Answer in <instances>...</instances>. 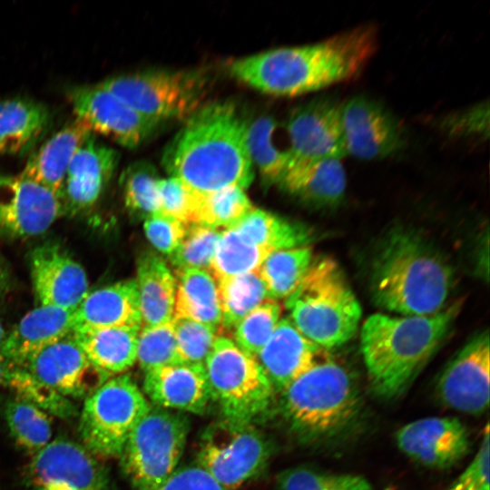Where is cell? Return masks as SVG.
I'll return each instance as SVG.
<instances>
[{
  "instance_id": "obj_1",
  "label": "cell",
  "mask_w": 490,
  "mask_h": 490,
  "mask_svg": "<svg viewBox=\"0 0 490 490\" xmlns=\"http://www.w3.org/2000/svg\"><path fill=\"white\" fill-rule=\"evenodd\" d=\"M377 30L362 24L321 42L273 49L230 64V74L262 93L297 96L349 80L377 48Z\"/></svg>"
},
{
  "instance_id": "obj_2",
  "label": "cell",
  "mask_w": 490,
  "mask_h": 490,
  "mask_svg": "<svg viewBox=\"0 0 490 490\" xmlns=\"http://www.w3.org/2000/svg\"><path fill=\"white\" fill-rule=\"evenodd\" d=\"M247 122L229 102L201 106L164 151L170 176L198 192L227 187L246 189L254 178L246 142Z\"/></svg>"
},
{
  "instance_id": "obj_3",
  "label": "cell",
  "mask_w": 490,
  "mask_h": 490,
  "mask_svg": "<svg viewBox=\"0 0 490 490\" xmlns=\"http://www.w3.org/2000/svg\"><path fill=\"white\" fill-rule=\"evenodd\" d=\"M458 300L428 316L376 313L360 328V349L374 392L400 396L443 342L458 317Z\"/></svg>"
},
{
  "instance_id": "obj_4",
  "label": "cell",
  "mask_w": 490,
  "mask_h": 490,
  "mask_svg": "<svg viewBox=\"0 0 490 490\" xmlns=\"http://www.w3.org/2000/svg\"><path fill=\"white\" fill-rule=\"evenodd\" d=\"M452 267L417 233L394 230L374 257L370 291L380 308L400 316H428L445 308Z\"/></svg>"
},
{
  "instance_id": "obj_5",
  "label": "cell",
  "mask_w": 490,
  "mask_h": 490,
  "mask_svg": "<svg viewBox=\"0 0 490 490\" xmlns=\"http://www.w3.org/2000/svg\"><path fill=\"white\" fill-rule=\"evenodd\" d=\"M282 414L290 428L309 442L343 434L361 410L358 387L350 372L332 360H321L282 392Z\"/></svg>"
},
{
  "instance_id": "obj_6",
  "label": "cell",
  "mask_w": 490,
  "mask_h": 490,
  "mask_svg": "<svg viewBox=\"0 0 490 490\" xmlns=\"http://www.w3.org/2000/svg\"><path fill=\"white\" fill-rule=\"evenodd\" d=\"M289 318L322 348L347 343L358 331L362 309L338 264L328 257L313 260L308 272L285 299Z\"/></svg>"
},
{
  "instance_id": "obj_7",
  "label": "cell",
  "mask_w": 490,
  "mask_h": 490,
  "mask_svg": "<svg viewBox=\"0 0 490 490\" xmlns=\"http://www.w3.org/2000/svg\"><path fill=\"white\" fill-rule=\"evenodd\" d=\"M203 366L222 417L253 424L272 406V384L256 357L232 338L219 335Z\"/></svg>"
},
{
  "instance_id": "obj_8",
  "label": "cell",
  "mask_w": 490,
  "mask_h": 490,
  "mask_svg": "<svg viewBox=\"0 0 490 490\" xmlns=\"http://www.w3.org/2000/svg\"><path fill=\"white\" fill-rule=\"evenodd\" d=\"M150 407L130 375L109 377L84 399L78 426L82 445L97 457H120Z\"/></svg>"
},
{
  "instance_id": "obj_9",
  "label": "cell",
  "mask_w": 490,
  "mask_h": 490,
  "mask_svg": "<svg viewBox=\"0 0 490 490\" xmlns=\"http://www.w3.org/2000/svg\"><path fill=\"white\" fill-rule=\"evenodd\" d=\"M190 430L181 412L151 404L120 456L134 490H156L177 470Z\"/></svg>"
},
{
  "instance_id": "obj_10",
  "label": "cell",
  "mask_w": 490,
  "mask_h": 490,
  "mask_svg": "<svg viewBox=\"0 0 490 490\" xmlns=\"http://www.w3.org/2000/svg\"><path fill=\"white\" fill-rule=\"evenodd\" d=\"M97 84L141 114L162 122L187 119L197 111L207 78L200 71L155 70L112 76Z\"/></svg>"
},
{
  "instance_id": "obj_11",
  "label": "cell",
  "mask_w": 490,
  "mask_h": 490,
  "mask_svg": "<svg viewBox=\"0 0 490 490\" xmlns=\"http://www.w3.org/2000/svg\"><path fill=\"white\" fill-rule=\"evenodd\" d=\"M270 453L252 423L221 417L202 432L196 460L224 490H236L263 468Z\"/></svg>"
},
{
  "instance_id": "obj_12",
  "label": "cell",
  "mask_w": 490,
  "mask_h": 490,
  "mask_svg": "<svg viewBox=\"0 0 490 490\" xmlns=\"http://www.w3.org/2000/svg\"><path fill=\"white\" fill-rule=\"evenodd\" d=\"M25 479L30 490H112L99 458L82 444L61 437L32 456Z\"/></svg>"
},
{
  "instance_id": "obj_13",
  "label": "cell",
  "mask_w": 490,
  "mask_h": 490,
  "mask_svg": "<svg viewBox=\"0 0 490 490\" xmlns=\"http://www.w3.org/2000/svg\"><path fill=\"white\" fill-rule=\"evenodd\" d=\"M66 95L75 117L93 133L103 135L125 148L141 145L162 123L141 114L97 83L69 88Z\"/></svg>"
},
{
  "instance_id": "obj_14",
  "label": "cell",
  "mask_w": 490,
  "mask_h": 490,
  "mask_svg": "<svg viewBox=\"0 0 490 490\" xmlns=\"http://www.w3.org/2000/svg\"><path fill=\"white\" fill-rule=\"evenodd\" d=\"M446 407L471 415L484 413L489 405L490 341L488 331L474 336L441 373L436 387Z\"/></svg>"
},
{
  "instance_id": "obj_15",
  "label": "cell",
  "mask_w": 490,
  "mask_h": 490,
  "mask_svg": "<svg viewBox=\"0 0 490 490\" xmlns=\"http://www.w3.org/2000/svg\"><path fill=\"white\" fill-rule=\"evenodd\" d=\"M40 385L69 399H85L105 380L75 341L73 333L45 347L22 365Z\"/></svg>"
},
{
  "instance_id": "obj_16",
  "label": "cell",
  "mask_w": 490,
  "mask_h": 490,
  "mask_svg": "<svg viewBox=\"0 0 490 490\" xmlns=\"http://www.w3.org/2000/svg\"><path fill=\"white\" fill-rule=\"evenodd\" d=\"M62 216L54 193L20 174L0 173V235L9 239L38 236Z\"/></svg>"
},
{
  "instance_id": "obj_17",
  "label": "cell",
  "mask_w": 490,
  "mask_h": 490,
  "mask_svg": "<svg viewBox=\"0 0 490 490\" xmlns=\"http://www.w3.org/2000/svg\"><path fill=\"white\" fill-rule=\"evenodd\" d=\"M346 154L377 160L398 151L404 144L401 123L381 103L355 96L341 105Z\"/></svg>"
},
{
  "instance_id": "obj_18",
  "label": "cell",
  "mask_w": 490,
  "mask_h": 490,
  "mask_svg": "<svg viewBox=\"0 0 490 490\" xmlns=\"http://www.w3.org/2000/svg\"><path fill=\"white\" fill-rule=\"evenodd\" d=\"M341 105L333 98L318 97L293 111L287 122L291 157L341 160L347 155Z\"/></svg>"
},
{
  "instance_id": "obj_19",
  "label": "cell",
  "mask_w": 490,
  "mask_h": 490,
  "mask_svg": "<svg viewBox=\"0 0 490 490\" xmlns=\"http://www.w3.org/2000/svg\"><path fill=\"white\" fill-rule=\"evenodd\" d=\"M398 449L413 462L431 469H446L470 449L466 427L456 417L433 416L415 420L396 433Z\"/></svg>"
},
{
  "instance_id": "obj_20",
  "label": "cell",
  "mask_w": 490,
  "mask_h": 490,
  "mask_svg": "<svg viewBox=\"0 0 490 490\" xmlns=\"http://www.w3.org/2000/svg\"><path fill=\"white\" fill-rule=\"evenodd\" d=\"M28 261L39 305L75 310L89 291L84 269L55 243L37 246Z\"/></svg>"
},
{
  "instance_id": "obj_21",
  "label": "cell",
  "mask_w": 490,
  "mask_h": 490,
  "mask_svg": "<svg viewBox=\"0 0 490 490\" xmlns=\"http://www.w3.org/2000/svg\"><path fill=\"white\" fill-rule=\"evenodd\" d=\"M118 153L92 134L77 150L57 196L64 215L90 210L98 201L116 169Z\"/></svg>"
},
{
  "instance_id": "obj_22",
  "label": "cell",
  "mask_w": 490,
  "mask_h": 490,
  "mask_svg": "<svg viewBox=\"0 0 490 490\" xmlns=\"http://www.w3.org/2000/svg\"><path fill=\"white\" fill-rule=\"evenodd\" d=\"M142 392L156 407L203 414L212 400L203 365L180 363L144 372Z\"/></svg>"
},
{
  "instance_id": "obj_23",
  "label": "cell",
  "mask_w": 490,
  "mask_h": 490,
  "mask_svg": "<svg viewBox=\"0 0 490 490\" xmlns=\"http://www.w3.org/2000/svg\"><path fill=\"white\" fill-rule=\"evenodd\" d=\"M321 356V347L305 337L289 318H282L256 358L275 391L282 392L323 360Z\"/></svg>"
},
{
  "instance_id": "obj_24",
  "label": "cell",
  "mask_w": 490,
  "mask_h": 490,
  "mask_svg": "<svg viewBox=\"0 0 490 490\" xmlns=\"http://www.w3.org/2000/svg\"><path fill=\"white\" fill-rule=\"evenodd\" d=\"M278 185L305 203L329 208L343 200L347 178L340 159L300 160L289 154Z\"/></svg>"
},
{
  "instance_id": "obj_25",
  "label": "cell",
  "mask_w": 490,
  "mask_h": 490,
  "mask_svg": "<svg viewBox=\"0 0 490 490\" xmlns=\"http://www.w3.org/2000/svg\"><path fill=\"white\" fill-rule=\"evenodd\" d=\"M74 310L39 305L26 313L3 340L0 354L22 366L31 356L74 331Z\"/></svg>"
},
{
  "instance_id": "obj_26",
  "label": "cell",
  "mask_w": 490,
  "mask_h": 490,
  "mask_svg": "<svg viewBox=\"0 0 490 490\" xmlns=\"http://www.w3.org/2000/svg\"><path fill=\"white\" fill-rule=\"evenodd\" d=\"M74 330L142 327L135 279L89 290L74 310Z\"/></svg>"
},
{
  "instance_id": "obj_27",
  "label": "cell",
  "mask_w": 490,
  "mask_h": 490,
  "mask_svg": "<svg viewBox=\"0 0 490 490\" xmlns=\"http://www.w3.org/2000/svg\"><path fill=\"white\" fill-rule=\"evenodd\" d=\"M92 134L90 128L75 117L32 153L20 175L57 197L72 159Z\"/></svg>"
},
{
  "instance_id": "obj_28",
  "label": "cell",
  "mask_w": 490,
  "mask_h": 490,
  "mask_svg": "<svg viewBox=\"0 0 490 490\" xmlns=\"http://www.w3.org/2000/svg\"><path fill=\"white\" fill-rule=\"evenodd\" d=\"M136 285L142 327L168 323L174 316L176 279L157 254L146 252L137 261Z\"/></svg>"
},
{
  "instance_id": "obj_29",
  "label": "cell",
  "mask_w": 490,
  "mask_h": 490,
  "mask_svg": "<svg viewBox=\"0 0 490 490\" xmlns=\"http://www.w3.org/2000/svg\"><path fill=\"white\" fill-rule=\"evenodd\" d=\"M141 327H115L73 331L92 364L107 377L123 374L137 359Z\"/></svg>"
},
{
  "instance_id": "obj_30",
  "label": "cell",
  "mask_w": 490,
  "mask_h": 490,
  "mask_svg": "<svg viewBox=\"0 0 490 490\" xmlns=\"http://www.w3.org/2000/svg\"><path fill=\"white\" fill-rule=\"evenodd\" d=\"M50 121L48 109L26 98L0 101V154L28 151L42 136Z\"/></svg>"
},
{
  "instance_id": "obj_31",
  "label": "cell",
  "mask_w": 490,
  "mask_h": 490,
  "mask_svg": "<svg viewBox=\"0 0 490 490\" xmlns=\"http://www.w3.org/2000/svg\"><path fill=\"white\" fill-rule=\"evenodd\" d=\"M173 318L191 319L220 329L218 283L210 270H175Z\"/></svg>"
},
{
  "instance_id": "obj_32",
  "label": "cell",
  "mask_w": 490,
  "mask_h": 490,
  "mask_svg": "<svg viewBox=\"0 0 490 490\" xmlns=\"http://www.w3.org/2000/svg\"><path fill=\"white\" fill-rule=\"evenodd\" d=\"M231 228L270 253L309 245L310 240L306 227L254 207Z\"/></svg>"
},
{
  "instance_id": "obj_33",
  "label": "cell",
  "mask_w": 490,
  "mask_h": 490,
  "mask_svg": "<svg viewBox=\"0 0 490 490\" xmlns=\"http://www.w3.org/2000/svg\"><path fill=\"white\" fill-rule=\"evenodd\" d=\"M4 417L12 438L32 456L53 440L50 414L30 400L17 396L7 399Z\"/></svg>"
},
{
  "instance_id": "obj_34",
  "label": "cell",
  "mask_w": 490,
  "mask_h": 490,
  "mask_svg": "<svg viewBox=\"0 0 490 490\" xmlns=\"http://www.w3.org/2000/svg\"><path fill=\"white\" fill-rule=\"evenodd\" d=\"M313 251L309 245L271 252L259 269L270 299L289 296L308 272Z\"/></svg>"
},
{
  "instance_id": "obj_35",
  "label": "cell",
  "mask_w": 490,
  "mask_h": 490,
  "mask_svg": "<svg viewBox=\"0 0 490 490\" xmlns=\"http://www.w3.org/2000/svg\"><path fill=\"white\" fill-rule=\"evenodd\" d=\"M220 328L233 330L250 311L269 298L259 271L217 280Z\"/></svg>"
},
{
  "instance_id": "obj_36",
  "label": "cell",
  "mask_w": 490,
  "mask_h": 490,
  "mask_svg": "<svg viewBox=\"0 0 490 490\" xmlns=\"http://www.w3.org/2000/svg\"><path fill=\"white\" fill-rule=\"evenodd\" d=\"M270 254L230 228L221 231L210 270L216 280L258 271Z\"/></svg>"
},
{
  "instance_id": "obj_37",
  "label": "cell",
  "mask_w": 490,
  "mask_h": 490,
  "mask_svg": "<svg viewBox=\"0 0 490 490\" xmlns=\"http://www.w3.org/2000/svg\"><path fill=\"white\" fill-rule=\"evenodd\" d=\"M277 122L270 116H260L247 122L246 142L250 161L267 183L279 181L286 169L289 153L274 142Z\"/></svg>"
},
{
  "instance_id": "obj_38",
  "label": "cell",
  "mask_w": 490,
  "mask_h": 490,
  "mask_svg": "<svg viewBox=\"0 0 490 490\" xmlns=\"http://www.w3.org/2000/svg\"><path fill=\"white\" fill-rule=\"evenodd\" d=\"M0 386L10 389L14 396L32 401L50 415L69 418L76 413L73 401L40 385L22 366L1 354Z\"/></svg>"
},
{
  "instance_id": "obj_39",
  "label": "cell",
  "mask_w": 490,
  "mask_h": 490,
  "mask_svg": "<svg viewBox=\"0 0 490 490\" xmlns=\"http://www.w3.org/2000/svg\"><path fill=\"white\" fill-rule=\"evenodd\" d=\"M252 209L244 190L239 187L199 192L192 223L224 230L233 227Z\"/></svg>"
},
{
  "instance_id": "obj_40",
  "label": "cell",
  "mask_w": 490,
  "mask_h": 490,
  "mask_svg": "<svg viewBox=\"0 0 490 490\" xmlns=\"http://www.w3.org/2000/svg\"><path fill=\"white\" fill-rule=\"evenodd\" d=\"M158 177L155 168L147 162H135L122 173L121 182L124 205L135 215L159 212Z\"/></svg>"
},
{
  "instance_id": "obj_41",
  "label": "cell",
  "mask_w": 490,
  "mask_h": 490,
  "mask_svg": "<svg viewBox=\"0 0 490 490\" xmlns=\"http://www.w3.org/2000/svg\"><path fill=\"white\" fill-rule=\"evenodd\" d=\"M278 490H372L370 483L354 474H337L304 466L288 468L277 477Z\"/></svg>"
},
{
  "instance_id": "obj_42",
  "label": "cell",
  "mask_w": 490,
  "mask_h": 490,
  "mask_svg": "<svg viewBox=\"0 0 490 490\" xmlns=\"http://www.w3.org/2000/svg\"><path fill=\"white\" fill-rule=\"evenodd\" d=\"M280 315L281 306L278 300H265L236 325L232 340L256 357L272 336Z\"/></svg>"
},
{
  "instance_id": "obj_43",
  "label": "cell",
  "mask_w": 490,
  "mask_h": 490,
  "mask_svg": "<svg viewBox=\"0 0 490 490\" xmlns=\"http://www.w3.org/2000/svg\"><path fill=\"white\" fill-rule=\"evenodd\" d=\"M221 231L198 223L187 224L179 247L170 255L175 270H210Z\"/></svg>"
},
{
  "instance_id": "obj_44",
  "label": "cell",
  "mask_w": 490,
  "mask_h": 490,
  "mask_svg": "<svg viewBox=\"0 0 490 490\" xmlns=\"http://www.w3.org/2000/svg\"><path fill=\"white\" fill-rule=\"evenodd\" d=\"M136 362L143 372L160 366L183 363L178 353L172 320L161 325L141 327Z\"/></svg>"
},
{
  "instance_id": "obj_45",
  "label": "cell",
  "mask_w": 490,
  "mask_h": 490,
  "mask_svg": "<svg viewBox=\"0 0 490 490\" xmlns=\"http://www.w3.org/2000/svg\"><path fill=\"white\" fill-rule=\"evenodd\" d=\"M173 330L181 360L204 365L220 328L187 318H173Z\"/></svg>"
},
{
  "instance_id": "obj_46",
  "label": "cell",
  "mask_w": 490,
  "mask_h": 490,
  "mask_svg": "<svg viewBox=\"0 0 490 490\" xmlns=\"http://www.w3.org/2000/svg\"><path fill=\"white\" fill-rule=\"evenodd\" d=\"M159 212L185 224L192 223L199 192L179 178L170 176L158 183Z\"/></svg>"
},
{
  "instance_id": "obj_47",
  "label": "cell",
  "mask_w": 490,
  "mask_h": 490,
  "mask_svg": "<svg viewBox=\"0 0 490 490\" xmlns=\"http://www.w3.org/2000/svg\"><path fill=\"white\" fill-rule=\"evenodd\" d=\"M185 223L160 212L145 218L143 229L152 245L161 253L172 255L179 247L185 230Z\"/></svg>"
},
{
  "instance_id": "obj_48",
  "label": "cell",
  "mask_w": 490,
  "mask_h": 490,
  "mask_svg": "<svg viewBox=\"0 0 490 490\" xmlns=\"http://www.w3.org/2000/svg\"><path fill=\"white\" fill-rule=\"evenodd\" d=\"M489 426L485 425L476 455L445 490H489Z\"/></svg>"
},
{
  "instance_id": "obj_49",
  "label": "cell",
  "mask_w": 490,
  "mask_h": 490,
  "mask_svg": "<svg viewBox=\"0 0 490 490\" xmlns=\"http://www.w3.org/2000/svg\"><path fill=\"white\" fill-rule=\"evenodd\" d=\"M156 490H224L205 470L198 466L177 468Z\"/></svg>"
},
{
  "instance_id": "obj_50",
  "label": "cell",
  "mask_w": 490,
  "mask_h": 490,
  "mask_svg": "<svg viewBox=\"0 0 490 490\" xmlns=\"http://www.w3.org/2000/svg\"><path fill=\"white\" fill-rule=\"evenodd\" d=\"M488 112V107H483V104L451 117L446 126L452 133L463 135L468 134H483L484 118H488V113L484 115V113Z\"/></svg>"
},
{
  "instance_id": "obj_51",
  "label": "cell",
  "mask_w": 490,
  "mask_h": 490,
  "mask_svg": "<svg viewBox=\"0 0 490 490\" xmlns=\"http://www.w3.org/2000/svg\"><path fill=\"white\" fill-rule=\"evenodd\" d=\"M11 285V275L9 269L0 254V298L8 290Z\"/></svg>"
},
{
  "instance_id": "obj_52",
  "label": "cell",
  "mask_w": 490,
  "mask_h": 490,
  "mask_svg": "<svg viewBox=\"0 0 490 490\" xmlns=\"http://www.w3.org/2000/svg\"><path fill=\"white\" fill-rule=\"evenodd\" d=\"M5 334H6V330L4 327V324H3V318L1 317V311H0V348H1V346H2V343H3V340L5 337Z\"/></svg>"
}]
</instances>
